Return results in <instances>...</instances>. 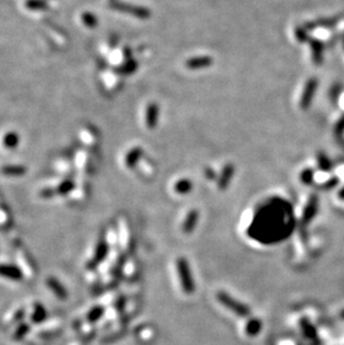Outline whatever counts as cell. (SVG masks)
<instances>
[{
    "label": "cell",
    "instance_id": "d6986e66",
    "mask_svg": "<svg viewBox=\"0 0 344 345\" xmlns=\"http://www.w3.org/2000/svg\"><path fill=\"white\" fill-rule=\"evenodd\" d=\"M198 218H199V214H198L197 210L189 211V214L186 219H184V222L182 225V231L184 234H191L197 225Z\"/></svg>",
    "mask_w": 344,
    "mask_h": 345
},
{
    "label": "cell",
    "instance_id": "d4e9b609",
    "mask_svg": "<svg viewBox=\"0 0 344 345\" xmlns=\"http://www.w3.org/2000/svg\"><path fill=\"white\" fill-rule=\"evenodd\" d=\"M191 189H192V183L191 181L188 179L179 180L178 182L174 184V191L179 193V195H186V193L191 191Z\"/></svg>",
    "mask_w": 344,
    "mask_h": 345
},
{
    "label": "cell",
    "instance_id": "cb8c5ba5",
    "mask_svg": "<svg viewBox=\"0 0 344 345\" xmlns=\"http://www.w3.org/2000/svg\"><path fill=\"white\" fill-rule=\"evenodd\" d=\"M19 143V136L15 132H8L2 137V144L7 149H15Z\"/></svg>",
    "mask_w": 344,
    "mask_h": 345
},
{
    "label": "cell",
    "instance_id": "ffe728a7",
    "mask_svg": "<svg viewBox=\"0 0 344 345\" xmlns=\"http://www.w3.org/2000/svg\"><path fill=\"white\" fill-rule=\"evenodd\" d=\"M28 322H20L18 324H16L15 329L11 332V339L15 341L23 340L29 332H31V327H29Z\"/></svg>",
    "mask_w": 344,
    "mask_h": 345
},
{
    "label": "cell",
    "instance_id": "e575fe53",
    "mask_svg": "<svg viewBox=\"0 0 344 345\" xmlns=\"http://www.w3.org/2000/svg\"><path fill=\"white\" fill-rule=\"evenodd\" d=\"M343 132H344V115L338 121L334 128L335 135H342Z\"/></svg>",
    "mask_w": 344,
    "mask_h": 345
},
{
    "label": "cell",
    "instance_id": "7c38bea8",
    "mask_svg": "<svg viewBox=\"0 0 344 345\" xmlns=\"http://www.w3.org/2000/svg\"><path fill=\"white\" fill-rule=\"evenodd\" d=\"M309 47L312 51V59L315 65H321L323 63V51H324V44L319 40H309L308 41Z\"/></svg>",
    "mask_w": 344,
    "mask_h": 345
},
{
    "label": "cell",
    "instance_id": "ba28073f",
    "mask_svg": "<svg viewBox=\"0 0 344 345\" xmlns=\"http://www.w3.org/2000/svg\"><path fill=\"white\" fill-rule=\"evenodd\" d=\"M0 277L10 280V282H20L25 276L18 266L1 262L0 264Z\"/></svg>",
    "mask_w": 344,
    "mask_h": 345
},
{
    "label": "cell",
    "instance_id": "7a4b0ae2",
    "mask_svg": "<svg viewBox=\"0 0 344 345\" xmlns=\"http://www.w3.org/2000/svg\"><path fill=\"white\" fill-rule=\"evenodd\" d=\"M177 269L179 274L181 287L186 294H192L195 292V282H193L190 267L183 257H180L177 261Z\"/></svg>",
    "mask_w": 344,
    "mask_h": 345
},
{
    "label": "cell",
    "instance_id": "484cf974",
    "mask_svg": "<svg viewBox=\"0 0 344 345\" xmlns=\"http://www.w3.org/2000/svg\"><path fill=\"white\" fill-rule=\"evenodd\" d=\"M75 189V184L72 180H64L62 183L57 185V188L54 189L55 193L57 195H67L68 192L73 191Z\"/></svg>",
    "mask_w": 344,
    "mask_h": 345
},
{
    "label": "cell",
    "instance_id": "d6a6232c",
    "mask_svg": "<svg viewBox=\"0 0 344 345\" xmlns=\"http://www.w3.org/2000/svg\"><path fill=\"white\" fill-rule=\"evenodd\" d=\"M294 35L296 40L300 43H306L311 40V38L308 37L307 30L305 29V27H296L294 30Z\"/></svg>",
    "mask_w": 344,
    "mask_h": 345
},
{
    "label": "cell",
    "instance_id": "30bf717a",
    "mask_svg": "<svg viewBox=\"0 0 344 345\" xmlns=\"http://www.w3.org/2000/svg\"><path fill=\"white\" fill-rule=\"evenodd\" d=\"M317 208H319V199H317V197L315 195H312L303 213L302 222L304 225H307V223H309V221L314 218V216H315L317 213Z\"/></svg>",
    "mask_w": 344,
    "mask_h": 345
},
{
    "label": "cell",
    "instance_id": "277c9868",
    "mask_svg": "<svg viewBox=\"0 0 344 345\" xmlns=\"http://www.w3.org/2000/svg\"><path fill=\"white\" fill-rule=\"evenodd\" d=\"M107 254H109V244H107L105 239H100L96 244L95 248H94V254L92 255L91 259L86 261V267L89 270L96 268L97 265H100L105 259Z\"/></svg>",
    "mask_w": 344,
    "mask_h": 345
},
{
    "label": "cell",
    "instance_id": "e0dca14e",
    "mask_svg": "<svg viewBox=\"0 0 344 345\" xmlns=\"http://www.w3.org/2000/svg\"><path fill=\"white\" fill-rule=\"evenodd\" d=\"M12 222H14V219H12L10 215V210L8 209L5 201L0 197V228L1 229L2 228L3 229H8V228L11 227Z\"/></svg>",
    "mask_w": 344,
    "mask_h": 345
},
{
    "label": "cell",
    "instance_id": "74e56055",
    "mask_svg": "<svg viewBox=\"0 0 344 345\" xmlns=\"http://www.w3.org/2000/svg\"><path fill=\"white\" fill-rule=\"evenodd\" d=\"M339 197L341 198V199L344 200V188H342L341 190H340V192H339Z\"/></svg>",
    "mask_w": 344,
    "mask_h": 345
},
{
    "label": "cell",
    "instance_id": "7402d4cb",
    "mask_svg": "<svg viewBox=\"0 0 344 345\" xmlns=\"http://www.w3.org/2000/svg\"><path fill=\"white\" fill-rule=\"evenodd\" d=\"M26 171H27V169L23 166H6L1 168V173L9 176L24 175L26 173Z\"/></svg>",
    "mask_w": 344,
    "mask_h": 345
},
{
    "label": "cell",
    "instance_id": "52a82bcc",
    "mask_svg": "<svg viewBox=\"0 0 344 345\" xmlns=\"http://www.w3.org/2000/svg\"><path fill=\"white\" fill-rule=\"evenodd\" d=\"M47 316L46 309L44 306L38 302H34L29 305L28 308H26V317H27V322L31 324H40V323L44 322Z\"/></svg>",
    "mask_w": 344,
    "mask_h": 345
},
{
    "label": "cell",
    "instance_id": "836d02e7",
    "mask_svg": "<svg viewBox=\"0 0 344 345\" xmlns=\"http://www.w3.org/2000/svg\"><path fill=\"white\" fill-rule=\"evenodd\" d=\"M313 179H314V171L312 169H309V168L305 169L302 173H301V181H302L304 184H311L313 182Z\"/></svg>",
    "mask_w": 344,
    "mask_h": 345
},
{
    "label": "cell",
    "instance_id": "ac0fdd59",
    "mask_svg": "<svg viewBox=\"0 0 344 345\" xmlns=\"http://www.w3.org/2000/svg\"><path fill=\"white\" fill-rule=\"evenodd\" d=\"M339 18H322L317 19L314 21H309L304 25L305 29L307 30H313L315 28H328V27H333V26L337 25L339 23Z\"/></svg>",
    "mask_w": 344,
    "mask_h": 345
},
{
    "label": "cell",
    "instance_id": "f35d334b",
    "mask_svg": "<svg viewBox=\"0 0 344 345\" xmlns=\"http://www.w3.org/2000/svg\"><path fill=\"white\" fill-rule=\"evenodd\" d=\"M341 316L344 318V309L342 310V312H341Z\"/></svg>",
    "mask_w": 344,
    "mask_h": 345
},
{
    "label": "cell",
    "instance_id": "8992f818",
    "mask_svg": "<svg viewBox=\"0 0 344 345\" xmlns=\"http://www.w3.org/2000/svg\"><path fill=\"white\" fill-rule=\"evenodd\" d=\"M112 6H113V9L126 12V14H130L140 19H148L150 18V16H151V11H150L148 8H144V7L127 5V3H122V2H114Z\"/></svg>",
    "mask_w": 344,
    "mask_h": 345
},
{
    "label": "cell",
    "instance_id": "4dcf8cb0",
    "mask_svg": "<svg viewBox=\"0 0 344 345\" xmlns=\"http://www.w3.org/2000/svg\"><path fill=\"white\" fill-rule=\"evenodd\" d=\"M81 19L82 23L88 28H95L98 23L95 15H93L92 12H84V14H82Z\"/></svg>",
    "mask_w": 344,
    "mask_h": 345
},
{
    "label": "cell",
    "instance_id": "3957f363",
    "mask_svg": "<svg viewBox=\"0 0 344 345\" xmlns=\"http://www.w3.org/2000/svg\"><path fill=\"white\" fill-rule=\"evenodd\" d=\"M17 261H18V267L23 271L25 277L34 278L36 275V266L34 264L32 256L25 248L18 249L17 253Z\"/></svg>",
    "mask_w": 344,
    "mask_h": 345
},
{
    "label": "cell",
    "instance_id": "8fae6325",
    "mask_svg": "<svg viewBox=\"0 0 344 345\" xmlns=\"http://www.w3.org/2000/svg\"><path fill=\"white\" fill-rule=\"evenodd\" d=\"M26 317V307L24 306H18V307H15L12 310H10L9 313L6 314L5 318H3V322L7 326L16 325L18 323L23 322L21 320Z\"/></svg>",
    "mask_w": 344,
    "mask_h": 345
},
{
    "label": "cell",
    "instance_id": "9c48e42d",
    "mask_svg": "<svg viewBox=\"0 0 344 345\" xmlns=\"http://www.w3.org/2000/svg\"><path fill=\"white\" fill-rule=\"evenodd\" d=\"M214 64V59L210 56H196L187 59L186 67L188 70H201V68L210 67Z\"/></svg>",
    "mask_w": 344,
    "mask_h": 345
},
{
    "label": "cell",
    "instance_id": "8d00e7d4",
    "mask_svg": "<svg viewBox=\"0 0 344 345\" xmlns=\"http://www.w3.org/2000/svg\"><path fill=\"white\" fill-rule=\"evenodd\" d=\"M206 176H207V179L213 180L216 178V174H215V172L212 169H206Z\"/></svg>",
    "mask_w": 344,
    "mask_h": 345
},
{
    "label": "cell",
    "instance_id": "f1b7e54d",
    "mask_svg": "<svg viewBox=\"0 0 344 345\" xmlns=\"http://www.w3.org/2000/svg\"><path fill=\"white\" fill-rule=\"evenodd\" d=\"M261 330V322L257 318L251 320L246 325V332L249 336H255L259 333Z\"/></svg>",
    "mask_w": 344,
    "mask_h": 345
},
{
    "label": "cell",
    "instance_id": "603a6c76",
    "mask_svg": "<svg viewBox=\"0 0 344 345\" xmlns=\"http://www.w3.org/2000/svg\"><path fill=\"white\" fill-rule=\"evenodd\" d=\"M103 314H104V308H103L102 306H94V307L89 309L87 314H86L85 320L88 323H94L100 320L103 316Z\"/></svg>",
    "mask_w": 344,
    "mask_h": 345
},
{
    "label": "cell",
    "instance_id": "5bb4252c",
    "mask_svg": "<svg viewBox=\"0 0 344 345\" xmlns=\"http://www.w3.org/2000/svg\"><path fill=\"white\" fill-rule=\"evenodd\" d=\"M62 330V322L59 320H54L48 322L47 321L45 324L41 326L40 336L41 338H49V336H55L58 334V332Z\"/></svg>",
    "mask_w": 344,
    "mask_h": 345
},
{
    "label": "cell",
    "instance_id": "1f68e13d",
    "mask_svg": "<svg viewBox=\"0 0 344 345\" xmlns=\"http://www.w3.org/2000/svg\"><path fill=\"white\" fill-rule=\"evenodd\" d=\"M301 326H302L303 332L306 338H308L309 340H316L317 339V334H316V330L314 329V327L309 324V323L306 320H302L301 322Z\"/></svg>",
    "mask_w": 344,
    "mask_h": 345
},
{
    "label": "cell",
    "instance_id": "5b68a950",
    "mask_svg": "<svg viewBox=\"0 0 344 345\" xmlns=\"http://www.w3.org/2000/svg\"><path fill=\"white\" fill-rule=\"evenodd\" d=\"M317 85H319V81H317V79H315V77H311V79L305 83L304 89L300 100V107L303 111H306L309 107V105H311L314 94L316 92Z\"/></svg>",
    "mask_w": 344,
    "mask_h": 345
},
{
    "label": "cell",
    "instance_id": "44dd1931",
    "mask_svg": "<svg viewBox=\"0 0 344 345\" xmlns=\"http://www.w3.org/2000/svg\"><path fill=\"white\" fill-rule=\"evenodd\" d=\"M142 154H143V150L141 148H134L132 149L130 152L126 155V166L130 169H133L136 166V163L139 162L140 159L142 158Z\"/></svg>",
    "mask_w": 344,
    "mask_h": 345
},
{
    "label": "cell",
    "instance_id": "83f0119b",
    "mask_svg": "<svg viewBox=\"0 0 344 345\" xmlns=\"http://www.w3.org/2000/svg\"><path fill=\"white\" fill-rule=\"evenodd\" d=\"M317 165H319L320 169L324 172H329L332 169V163H331L330 159L323 152L317 153Z\"/></svg>",
    "mask_w": 344,
    "mask_h": 345
},
{
    "label": "cell",
    "instance_id": "9a60e30c",
    "mask_svg": "<svg viewBox=\"0 0 344 345\" xmlns=\"http://www.w3.org/2000/svg\"><path fill=\"white\" fill-rule=\"evenodd\" d=\"M46 287L59 300H65L67 297V291L65 290V287L54 277H48L46 279Z\"/></svg>",
    "mask_w": 344,
    "mask_h": 345
},
{
    "label": "cell",
    "instance_id": "d590c367",
    "mask_svg": "<svg viewBox=\"0 0 344 345\" xmlns=\"http://www.w3.org/2000/svg\"><path fill=\"white\" fill-rule=\"evenodd\" d=\"M338 183H339V178H338V176H333V178H331V179H329L328 181H326V182L323 184V187L325 189H332Z\"/></svg>",
    "mask_w": 344,
    "mask_h": 345
},
{
    "label": "cell",
    "instance_id": "2e32d148",
    "mask_svg": "<svg viewBox=\"0 0 344 345\" xmlns=\"http://www.w3.org/2000/svg\"><path fill=\"white\" fill-rule=\"evenodd\" d=\"M234 173H235V167L233 165H230L229 163V165H226L223 167L221 174L218 179V188L220 189V190H226L228 188V185H229Z\"/></svg>",
    "mask_w": 344,
    "mask_h": 345
},
{
    "label": "cell",
    "instance_id": "f546056e",
    "mask_svg": "<svg viewBox=\"0 0 344 345\" xmlns=\"http://www.w3.org/2000/svg\"><path fill=\"white\" fill-rule=\"evenodd\" d=\"M26 7L32 10H48L49 6L44 1V0H27L25 2Z\"/></svg>",
    "mask_w": 344,
    "mask_h": 345
},
{
    "label": "cell",
    "instance_id": "6da1fadb",
    "mask_svg": "<svg viewBox=\"0 0 344 345\" xmlns=\"http://www.w3.org/2000/svg\"><path fill=\"white\" fill-rule=\"evenodd\" d=\"M217 300L220 302L225 307L230 309L231 312L235 313L236 315H238L240 317H247L249 314H251V309H249L247 305L240 303L239 301L235 300L234 297H231L229 294H227L225 292H218Z\"/></svg>",
    "mask_w": 344,
    "mask_h": 345
},
{
    "label": "cell",
    "instance_id": "4fadbf2b",
    "mask_svg": "<svg viewBox=\"0 0 344 345\" xmlns=\"http://www.w3.org/2000/svg\"><path fill=\"white\" fill-rule=\"evenodd\" d=\"M159 121V106L156 103H151L145 111V125L149 130H153L157 128Z\"/></svg>",
    "mask_w": 344,
    "mask_h": 345
},
{
    "label": "cell",
    "instance_id": "4316f807",
    "mask_svg": "<svg viewBox=\"0 0 344 345\" xmlns=\"http://www.w3.org/2000/svg\"><path fill=\"white\" fill-rule=\"evenodd\" d=\"M136 68H137L136 62L130 59V60H128V62L124 63L123 65L120 66L117 70V73H119V74L129 75V74H132V73H134Z\"/></svg>",
    "mask_w": 344,
    "mask_h": 345
}]
</instances>
